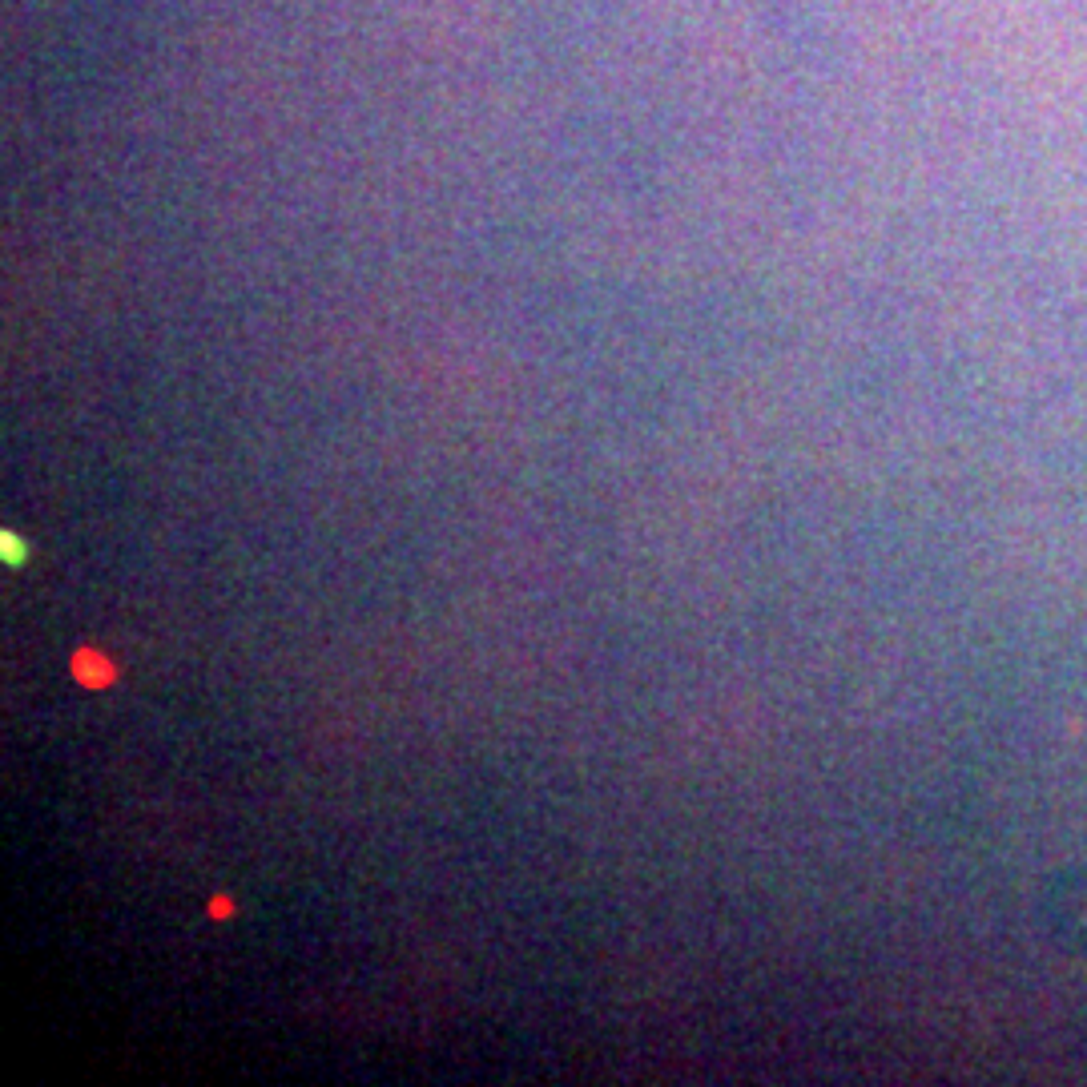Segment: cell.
I'll return each instance as SVG.
<instances>
[{
  "label": "cell",
  "mask_w": 1087,
  "mask_h": 1087,
  "mask_svg": "<svg viewBox=\"0 0 1087 1087\" xmlns=\"http://www.w3.org/2000/svg\"><path fill=\"white\" fill-rule=\"evenodd\" d=\"M73 673H77V681H81V685L101 689V685H109V681H113V661H105L101 653L85 649V653H77V657H73Z\"/></svg>",
  "instance_id": "cell-1"
},
{
  "label": "cell",
  "mask_w": 1087,
  "mask_h": 1087,
  "mask_svg": "<svg viewBox=\"0 0 1087 1087\" xmlns=\"http://www.w3.org/2000/svg\"><path fill=\"white\" fill-rule=\"evenodd\" d=\"M5 560H21V544H13V536H5Z\"/></svg>",
  "instance_id": "cell-2"
},
{
  "label": "cell",
  "mask_w": 1087,
  "mask_h": 1087,
  "mask_svg": "<svg viewBox=\"0 0 1087 1087\" xmlns=\"http://www.w3.org/2000/svg\"><path fill=\"white\" fill-rule=\"evenodd\" d=\"M214 914H218V918H226V914H230V902H226V898H218V902H214Z\"/></svg>",
  "instance_id": "cell-3"
}]
</instances>
